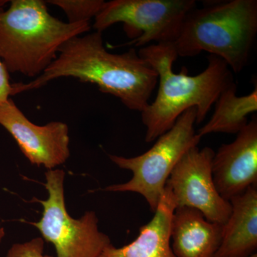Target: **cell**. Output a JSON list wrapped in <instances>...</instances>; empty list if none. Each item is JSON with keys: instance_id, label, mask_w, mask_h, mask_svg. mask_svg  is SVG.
<instances>
[{"instance_id": "cell-1", "label": "cell", "mask_w": 257, "mask_h": 257, "mask_svg": "<svg viewBox=\"0 0 257 257\" xmlns=\"http://www.w3.org/2000/svg\"><path fill=\"white\" fill-rule=\"evenodd\" d=\"M61 77L96 84L99 91L118 98L131 110L142 112L150 104L158 74L136 49L122 54L108 52L102 33L94 32L66 42L57 59L37 78L13 84V96L44 87Z\"/></svg>"}, {"instance_id": "cell-2", "label": "cell", "mask_w": 257, "mask_h": 257, "mask_svg": "<svg viewBox=\"0 0 257 257\" xmlns=\"http://www.w3.org/2000/svg\"><path fill=\"white\" fill-rule=\"evenodd\" d=\"M138 53L158 74L156 97L141 112L147 143L167 133L190 108H195L196 124H201L221 93L234 82L231 69L216 56L208 57L207 68L201 73L189 76L185 67L179 73L174 72L178 55L173 43L151 44L142 47Z\"/></svg>"}, {"instance_id": "cell-3", "label": "cell", "mask_w": 257, "mask_h": 257, "mask_svg": "<svg viewBox=\"0 0 257 257\" xmlns=\"http://www.w3.org/2000/svg\"><path fill=\"white\" fill-rule=\"evenodd\" d=\"M0 7V60L9 73L41 75L62 45L89 32L90 23H64L49 13L42 0H13Z\"/></svg>"}, {"instance_id": "cell-4", "label": "cell", "mask_w": 257, "mask_h": 257, "mask_svg": "<svg viewBox=\"0 0 257 257\" xmlns=\"http://www.w3.org/2000/svg\"><path fill=\"white\" fill-rule=\"evenodd\" d=\"M256 34V0H231L192 10L174 45L178 57L209 52L237 74L247 65Z\"/></svg>"}, {"instance_id": "cell-5", "label": "cell", "mask_w": 257, "mask_h": 257, "mask_svg": "<svg viewBox=\"0 0 257 257\" xmlns=\"http://www.w3.org/2000/svg\"><path fill=\"white\" fill-rule=\"evenodd\" d=\"M197 110L192 107L179 116L170 130L161 135L151 149L143 155L124 157L109 155L113 163L133 172V178L122 184L107 186L108 192H134L145 198L155 213L167 180L177 162L189 149L198 146L200 137L194 130Z\"/></svg>"}, {"instance_id": "cell-6", "label": "cell", "mask_w": 257, "mask_h": 257, "mask_svg": "<svg viewBox=\"0 0 257 257\" xmlns=\"http://www.w3.org/2000/svg\"><path fill=\"white\" fill-rule=\"evenodd\" d=\"M45 178L48 197L36 199L43 207L42 216L30 224L40 231L45 241L55 246L57 257H100L111 242L99 229L95 211H87L79 219L72 217L66 207L64 171L47 170Z\"/></svg>"}, {"instance_id": "cell-7", "label": "cell", "mask_w": 257, "mask_h": 257, "mask_svg": "<svg viewBox=\"0 0 257 257\" xmlns=\"http://www.w3.org/2000/svg\"><path fill=\"white\" fill-rule=\"evenodd\" d=\"M197 6L195 0H112L105 2L94 18L93 28L101 32L124 24L133 38L126 45L175 43L184 20Z\"/></svg>"}, {"instance_id": "cell-8", "label": "cell", "mask_w": 257, "mask_h": 257, "mask_svg": "<svg viewBox=\"0 0 257 257\" xmlns=\"http://www.w3.org/2000/svg\"><path fill=\"white\" fill-rule=\"evenodd\" d=\"M214 150L209 147L189 149L177 162L167 180L177 207H190L202 212L208 221L224 225L231 205L216 190L211 172Z\"/></svg>"}, {"instance_id": "cell-9", "label": "cell", "mask_w": 257, "mask_h": 257, "mask_svg": "<svg viewBox=\"0 0 257 257\" xmlns=\"http://www.w3.org/2000/svg\"><path fill=\"white\" fill-rule=\"evenodd\" d=\"M0 125L15 139L32 165L54 170L70 156L68 125L62 121L35 124L11 98L0 105Z\"/></svg>"}, {"instance_id": "cell-10", "label": "cell", "mask_w": 257, "mask_h": 257, "mask_svg": "<svg viewBox=\"0 0 257 257\" xmlns=\"http://www.w3.org/2000/svg\"><path fill=\"white\" fill-rule=\"evenodd\" d=\"M231 143L221 145L214 153L211 172L217 192L225 200L257 186L256 116Z\"/></svg>"}, {"instance_id": "cell-11", "label": "cell", "mask_w": 257, "mask_h": 257, "mask_svg": "<svg viewBox=\"0 0 257 257\" xmlns=\"http://www.w3.org/2000/svg\"><path fill=\"white\" fill-rule=\"evenodd\" d=\"M223 236V225L211 222L197 209L177 207L171 224V247L176 257H214Z\"/></svg>"}, {"instance_id": "cell-12", "label": "cell", "mask_w": 257, "mask_h": 257, "mask_svg": "<svg viewBox=\"0 0 257 257\" xmlns=\"http://www.w3.org/2000/svg\"><path fill=\"white\" fill-rule=\"evenodd\" d=\"M175 209L173 194L166 186L155 215L140 228L136 239L120 248L111 243L100 257H176L171 247V224Z\"/></svg>"}, {"instance_id": "cell-13", "label": "cell", "mask_w": 257, "mask_h": 257, "mask_svg": "<svg viewBox=\"0 0 257 257\" xmlns=\"http://www.w3.org/2000/svg\"><path fill=\"white\" fill-rule=\"evenodd\" d=\"M231 212L214 257H248L257 251V187L230 199Z\"/></svg>"}, {"instance_id": "cell-14", "label": "cell", "mask_w": 257, "mask_h": 257, "mask_svg": "<svg viewBox=\"0 0 257 257\" xmlns=\"http://www.w3.org/2000/svg\"><path fill=\"white\" fill-rule=\"evenodd\" d=\"M236 92L234 82L221 93L210 119L197 132L201 138L211 133L238 134L247 125L248 115L257 111L256 84L246 95L238 96Z\"/></svg>"}, {"instance_id": "cell-15", "label": "cell", "mask_w": 257, "mask_h": 257, "mask_svg": "<svg viewBox=\"0 0 257 257\" xmlns=\"http://www.w3.org/2000/svg\"><path fill=\"white\" fill-rule=\"evenodd\" d=\"M61 8L68 19V23L75 24L89 22L95 18L105 2L103 0H50L46 2Z\"/></svg>"}, {"instance_id": "cell-16", "label": "cell", "mask_w": 257, "mask_h": 257, "mask_svg": "<svg viewBox=\"0 0 257 257\" xmlns=\"http://www.w3.org/2000/svg\"><path fill=\"white\" fill-rule=\"evenodd\" d=\"M45 240L42 237L33 238L30 241L12 245L6 257H52L45 254Z\"/></svg>"}, {"instance_id": "cell-17", "label": "cell", "mask_w": 257, "mask_h": 257, "mask_svg": "<svg viewBox=\"0 0 257 257\" xmlns=\"http://www.w3.org/2000/svg\"><path fill=\"white\" fill-rule=\"evenodd\" d=\"M13 96V84L10 83V73L0 60V105Z\"/></svg>"}, {"instance_id": "cell-18", "label": "cell", "mask_w": 257, "mask_h": 257, "mask_svg": "<svg viewBox=\"0 0 257 257\" xmlns=\"http://www.w3.org/2000/svg\"><path fill=\"white\" fill-rule=\"evenodd\" d=\"M5 236V228L0 227V243L2 242Z\"/></svg>"}, {"instance_id": "cell-19", "label": "cell", "mask_w": 257, "mask_h": 257, "mask_svg": "<svg viewBox=\"0 0 257 257\" xmlns=\"http://www.w3.org/2000/svg\"><path fill=\"white\" fill-rule=\"evenodd\" d=\"M248 257H257V254L256 253H254V254L251 255V256Z\"/></svg>"}]
</instances>
